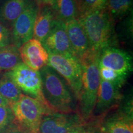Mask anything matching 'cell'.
<instances>
[{"mask_svg": "<svg viewBox=\"0 0 133 133\" xmlns=\"http://www.w3.org/2000/svg\"><path fill=\"white\" fill-rule=\"evenodd\" d=\"M76 19L85 31L91 51L101 52L104 48L117 44L115 23L105 9L80 15Z\"/></svg>", "mask_w": 133, "mask_h": 133, "instance_id": "6da1fadb", "label": "cell"}, {"mask_svg": "<svg viewBox=\"0 0 133 133\" xmlns=\"http://www.w3.org/2000/svg\"><path fill=\"white\" fill-rule=\"evenodd\" d=\"M39 73L43 97L48 107L54 112H74V99L65 80L48 65L43 67Z\"/></svg>", "mask_w": 133, "mask_h": 133, "instance_id": "7a4b0ae2", "label": "cell"}, {"mask_svg": "<svg viewBox=\"0 0 133 133\" xmlns=\"http://www.w3.org/2000/svg\"><path fill=\"white\" fill-rule=\"evenodd\" d=\"M100 54L91 51L79 60L82 68V87L78 101L80 115L84 121L91 118L97 100L101 80L99 65Z\"/></svg>", "mask_w": 133, "mask_h": 133, "instance_id": "3957f363", "label": "cell"}, {"mask_svg": "<svg viewBox=\"0 0 133 133\" xmlns=\"http://www.w3.org/2000/svg\"><path fill=\"white\" fill-rule=\"evenodd\" d=\"M9 107L15 121L31 133H39L43 116L54 112L46 103L24 94L17 101L11 102Z\"/></svg>", "mask_w": 133, "mask_h": 133, "instance_id": "277c9868", "label": "cell"}, {"mask_svg": "<svg viewBox=\"0 0 133 133\" xmlns=\"http://www.w3.org/2000/svg\"><path fill=\"white\" fill-rule=\"evenodd\" d=\"M48 65L65 80L78 101L82 87V68L79 60L72 55L49 54Z\"/></svg>", "mask_w": 133, "mask_h": 133, "instance_id": "5b68a950", "label": "cell"}, {"mask_svg": "<svg viewBox=\"0 0 133 133\" xmlns=\"http://www.w3.org/2000/svg\"><path fill=\"white\" fill-rule=\"evenodd\" d=\"M5 72L25 95L46 103L42 92L39 71L34 70L21 62L12 69Z\"/></svg>", "mask_w": 133, "mask_h": 133, "instance_id": "8992f818", "label": "cell"}, {"mask_svg": "<svg viewBox=\"0 0 133 133\" xmlns=\"http://www.w3.org/2000/svg\"><path fill=\"white\" fill-rule=\"evenodd\" d=\"M78 114L52 112L43 116L39 133H76L86 127Z\"/></svg>", "mask_w": 133, "mask_h": 133, "instance_id": "52a82bcc", "label": "cell"}, {"mask_svg": "<svg viewBox=\"0 0 133 133\" xmlns=\"http://www.w3.org/2000/svg\"><path fill=\"white\" fill-rule=\"evenodd\" d=\"M39 6L35 1L29 0V3L12 25V44L19 49L23 44L32 39L34 27Z\"/></svg>", "mask_w": 133, "mask_h": 133, "instance_id": "ba28073f", "label": "cell"}, {"mask_svg": "<svg viewBox=\"0 0 133 133\" xmlns=\"http://www.w3.org/2000/svg\"><path fill=\"white\" fill-rule=\"evenodd\" d=\"M41 44L48 54L72 55L65 22L56 19Z\"/></svg>", "mask_w": 133, "mask_h": 133, "instance_id": "9c48e42d", "label": "cell"}, {"mask_svg": "<svg viewBox=\"0 0 133 133\" xmlns=\"http://www.w3.org/2000/svg\"><path fill=\"white\" fill-rule=\"evenodd\" d=\"M99 65L128 76L132 71V57L124 50L116 47H108L101 51Z\"/></svg>", "mask_w": 133, "mask_h": 133, "instance_id": "30bf717a", "label": "cell"}, {"mask_svg": "<svg viewBox=\"0 0 133 133\" xmlns=\"http://www.w3.org/2000/svg\"><path fill=\"white\" fill-rule=\"evenodd\" d=\"M19 51L22 62L31 69L39 71L48 65L49 54L37 39H30L19 48Z\"/></svg>", "mask_w": 133, "mask_h": 133, "instance_id": "8fae6325", "label": "cell"}, {"mask_svg": "<svg viewBox=\"0 0 133 133\" xmlns=\"http://www.w3.org/2000/svg\"><path fill=\"white\" fill-rule=\"evenodd\" d=\"M65 24L72 54L79 61L91 51L87 35L76 19L70 20Z\"/></svg>", "mask_w": 133, "mask_h": 133, "instance_id": "7c38bea8", "label": "cell"}, {"mask_svg": "<svg viewBox=\"0 0 133 133\" xmlns=\"http://www.w3.org/2000/svg\"><path fill=\"white\" fill-rule=\"evenodd\" d=\"M119 89L114 83L101 79L94 110L96 115L102 114L119 103L122 98Z\"/></svg>", "mask_w": 133, "mask_h": 133, "instance_id": "4fadbf2b", "label": "cell"}, {"mask_svg": "<svg viewBox=\"0 0 133 133\" xmlns=\"http://www.w3.org/2000/svg\"><path fill=\"white\" fill-rule=\"evenodd\" d=\"M53 10L49 5L39 6L34 27L33 38L41 43L47 36L56 19Z\"/></svg>", "mask_w": 133, "mask_h": 133, "instance_id": "5bb4252c", "label": "cell"}, {"mask_svg": "<svg viewBox=\"0 0 133 133\" xmlns=\"http://www.w3.org/2000/svg\"><path fill=\"white\" fill-rule=\"evenodd\" d=\"M29 0H4L0 8V21L12 26L14 22L23 12Z\"/></svg>", "mask_w": 133, "mask_h": 133, "instance_id": "9a60e30c", "label": "cell"}, {"mask_svg": "<svg viewBox=\"0 0 133 133\" xmlns=\"http://www.w3.org/2000/svg\"><path fill=\"white\" fill-rule=\"evenodd\" d=\"M51 6L56 19L64 22L78 16L77 0H52Z\"/></svg>", "mask_w": 133, "mask_h": 133, "instance_id": "2e32d148", "label": "cell"}, {"mask_svg": "<svg viewBox=\"0 0 133 133\" xmlns=\"http://www.w3.org/2000/svg\"><path fill=\"white\" fill-rule=\"evenodd\" d=\"M132 119L124 112L119 113L108 119L102 129L108 133H133Z\"/></svg>", "mask_w": 133, "mask_h": 133, "instance_id": "e0dca14e", "label": "cell"}, {"mask_svg": "<svg viewBox=\"0 0 133 133\" xmlns=\"http://www.w3.org/2000/svg\"><path fill=\"white\" fill-rule=\"evenodd\" d=\"M105 11L115 23L132 12V0H107Z\"/></svg>", "mask_w": 133, "mask_h": 133, "instance_id": "ac0fdd59", "label": "cell"}, {"mask_svg": "<svg viewBox=\"0 0 133 133\" xmlns=\"http://www.w3.org/2000/svg\"><path fill=\"white\" fill-rule=\"evenodd\" d=\"M21 62L19 49L14 45L0 48V73L12 69Z\"/></svg>", "mask_w": 133, "mask_h": 133, "instance_id": "d6986e66", "label": "cell"}, {"mask_svg": "<svg viewBox=\"0 0 133 133\" xmlns=\"http://www.w3.org/2000/svg\"><path fill=\"white\" fill-rule=\"evenodd\" d=\"M0 94L11 102L17 101L22 94L21 89L5 71L0 73Z\"/></svg>", "mask_w": 133, "mask_h": 133, "instance_id": "ffe728a7", "label": "cell"}, {"mask_svg": "<svg viewBox=\"0 0 133 133\" xmlns=\"http://www.w3.org/2000/svg\"><path fill=\"white\" fill-rule=\"evenodd\" d=\"M107 1V0H77L78 16L89 12L105 9Z\"/></svg>", "mask_w": 133, "mask_h": 133, "instance_id": "44dd1931", "label": "cell"}, {"mask_svg": "<svg viewBox=\"0 0 133 133\" xmlns=\"http://www.w3.org/2000/svg\"><path fill=\"white\" fill-rule=\"evenodd\" d=\"M99 75L101 79L114 83L120 88L126 82L128 76L103 66H99Z\"/></svg>", "mask_w": 133, "mask_h": 133, "instance_id": "7402d4cb", "label": "cell"}, {"mask_svg": "<svg viewBox=\"0 0 133 133\" xmlns=\"http://www.w3.org/2000/svg\"><path fill=\"white\" fill-rule=\"evenodd\" d=\"M15 121L13 113L9 107L0 106V133H3Z\"/></svg>", "mask_w": 133, "mask_h": 133, "instance_id": "603a6c76", "label": "cell"}, {"mask_svg": "<svg viewBox=\"0 0 133 133\" xmlns=\"http://www.w3.org/2000/svg\"><path fill=\"white\" fill-rule=\"evenodd\" d=\"M12 44L11 32L8 28L0 24V48Z\"/></svg>", "mask_w": 133, "mask_h": 133, "instance_id": "cb8c5ba5", "label": "cell"}, {"mask_svg": "<svg viewBox=\"0 0 133 133\" xmlns=\"http://www.w3.org/2000/svg\"><path fill=\"white\" fill-rule=\"evenodd\" d=\"M3 133H31L30 131L14 121Z\"/></svg>", "mask_w": 133, "mask_h": 133, "instance_id": "d4e9b609", "label": "cell"}, {"mask_svg": "<svg viewBox=\"0 0 133 133\" xmlns=\"http://www.w3.org/2000/svg\"><path fill=\"white\" fill-rule=\"evenodd\" d=\"M11 102L8 101V99H5L4 97L0 94V106H3V107H9Z\"/></svg>", "mask_w": 133, "mask_h": 133, "instance_id": "484cf974", "label": "cell"}, {"mask_svg": "<svg viewBox=\"0 0 133 133\" xmlns=\"http://www.w3.org/2000/svg\"><path fill=\"white\" fill-rule=\"evenodd\" d=\"M36 2L38 4V6H46V5L51 6L52 0H36Z\"/></svg>", "mask_w": 133, "mask_h": 133, "instance_id": "4316f807", "label": "cell"}, {"mask_svg": "<svg viewBox=\"0 0 133 133\" xmlns=\"http://www.w3.org/2000/svg\"><path fill=\"white\" fill-rule=\"evenodd\" d=\"M76 133H94V132L91 130L90 129H88L87 128H84L82 130L78 131V132H76Z\"/></svg>", "mask_w": 133, "mask_h": 133, "instance_id": "83f0119b", "label": "cell"}, {"mask_svg": "<svg viewBox=\"0 0 133 133\" xmlns=\"http://www.w3.org/2000/svg\"><path fill=\"white\" fill-rule=\"evenodd\" d=\"M101 133H108V132H106L105 131L103 130V129H101Z\"/></svg>", "mask_w": 133, "mask_h": 133, "instance_id": "f1b7e54d", "label": "cell"}]
</instances>
